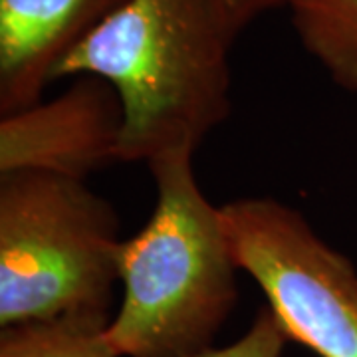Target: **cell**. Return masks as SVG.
Wrapping results in <instances>:
<instances>
[{
    "instance_id": "6da1fadb",
    "label": "cell",
    "mask_w": 357,
    "mask_h": 357,
    "mask_svg": "<svg viewBox=\"0 0 357 357\" xmlns=\"http://www.w3.org/2000/svg\"><path fill=\"white\" fill-rule=\"evenodd\" d=\"M227 0H126L58 66L54 79L103 77L123 107L121 163L191 151L230 114Z\"/></svg>"
},
{
    "instance_id": "7a4b0ae2",
    "label": "cell",
    "mask_w": 357,
    "mask_h": 357,
    "mask_svg": "<svg viewBox=\"0 0 357 357\" xmlns=\"http://www.w3.org/2000/svg\"><path fill=\"white\" fill-rule=\"evenodd\" d=\"M157 203L119 248L121 306L107 326L119 357H192L208 349L238 300L236 272L215 206L197 183L191 151L149 163Z\"/></svg>"
},
{
    "instance_id": "3957f363",
    "label": "cell",
    "mask_w": 357,
    "mask_h": 357,
    "mask_svg": "<svg viewBox=\"0 0 357 357\" xmlns=\"http://www.w3.org/2000/svg\"><path fill=\"white\" fill-rule=\"evenodd\" d=\"M119 218L86 181L0 175V326L109 316Z\"/></svg>"
},
{
    "instance_id": "277c9868",
    "label": "cell",
    "mask_w": 357,
    "mask_h": 357,
    "mask_svg": "<svg viewBox=\"0 0 357 357\" xmlns=\"http://www.w3.org/2000/svg\"><path fill=\"white\" fill-rule=\"evenodd\" d=\"M230 252L264 292L290 342L357 357V270L306 217L272 197L220 204Z\"/></svg>"
},
{
    "instance_id": "5b68a950",
    "label": "cell",
    "mask_w": 357,
    "mask_h": 357,
    "mask_svg": "<svg viewBox=\"0 0 357 357\" xmlns=\"http://www.w3.org/2000/svg\"><path fill=\"white\" fill-rule=\"evenodd\" d=\"M48 102L0 119V175L40 171L86 178L121 163L123 107L103 77L84 74Z\"/></svg>"
},
{
    "instance_id": "8992f818",
    "label": "cell",
    "mask_w": 357,
    "mask_h": 357,
    "mask_svg": "<svg viewBox=\"0 0 357 357\" xmlns=\"http://www.w3.org/2000/svg\"><path fill=\"white\" fill-rule=\"evenodd\" d=\"M126 0H0V114L38 103L66 56Z\"/></svg>"
},
{
    "instance_id": "52a82bcc",
    "label": "cell",
    "mask_w": 357,
    "mask_h": 357,
    "mask_svg": "<svg viewBox=\"0 0 357 357\" xmlns=\"http://www.w3.org/2000/svg\"><path fill=\"white\" fill-rule=\"evenodd\" d=\"M296 34L340 88L357 93V0H282Z\"/></svg>"
},
{
    "instance_id": "ba28073f",
    "label": "cell",
    "mask_w": 357,
    "mask_h": 357,
    "mask_svg": "<svg viewBox=\"0 0 357 357\" xmlns=\"http://www.w3.org/2000/svg\"><path fill=\"white\" fill-rule=\"evenodd\" d=\"M109 316H62L2 328L0 357H119L107 340Z\"/></svg>"
},
{
    "instance_id": "9c48e42d",
    "label": "cell",
    "mask_w": 357,
    "mask_h": 357,
    "mask_svg": "<svg viewBox=\"0 0 357 357\" xmlns=\"http://www.w3.org/2000/svg\"><path fill=\"white\" fill-rule=\"evenodd\" d=\"M288 335L270 307H262L256 314L252 326L243 337L225 347H208L192 357H282L288 344Z\"/></svg>"
},
{
    "instance_id": "30bf717a",
    "label": "cell",
    "mask_w": 357,
    "mask_h": 357,
    "mask_svg": "<svg viewBox=\"0 0 357 357\" xmlns=\"http://www.w3.org/2000/svg\"><path fill=\"white\" fill-rule=\"evenodd\" d=\"M229 10L232 14V20L236 28L243 32L246 26L250 24L260 14L274 10L282 6V0H227Z\"/></svg>"
}]
</instances>
